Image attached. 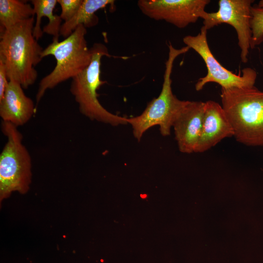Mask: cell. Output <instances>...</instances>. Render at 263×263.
<instances>
[{
  "label": "cell",
  "mask_w": 263,
  "mask_h": 263,
  "mask_svg": "<svg viewBox=\"0 0 263 263\" xmlns=\"http://www.w3.org/2000/svg\"><path fill=\"white\" fill-rule=\"evenodd\" d=\"M253 0H219V9L207 13L203 19V26L207 30L222 23L231 25L235 30L240 49L241 61L246 63L250 48L252 31L250 21Z\"/></svg>",
  "instance_id": "ba28073f"
},
{
  "label": "cell",
  "mask_w": 263,
  "mask_h": 263,
  "mask_svg": "<svg viewBox=\"0 0 263 263\" xmlns=\"http://www.w3.org/2000/svg\"><path fill=\"white\" fill-rule=\"evenodd\" d=\"M86 34V28L79 25L64 40L59 41L58 39L53 38L52 42L43 49L42 58L52 55L56 59V65L39 83L36 96V107L48 90L73 78L89 65L92 53L87 45Z\"/></svg>",
  "instance_id": "3957f363"
},
{
  "label": "cell",
  "mask_w": 263,
  "mask_h": 263,
  "mask_svg": "<svg viewBox=\"0 0 263 263\" xmlns=\"http://www.w3.org/2000/svg\"><path fill=\"white\" fill-rule=\"evenodd\" d=\"M207 30L203 26L196 36L184 37L183 41L190 49L194 50L203 59L207 68V75L200 78L195 85L197 91H201L209 82H214L227 89L255 86L257 73L250 67L244 68L241 74L233 73L223 67L212 54L207 40Z\"/></svg>",
  "instance_id": "52a82bcc"
},
{
  "label": "cell",
  "mask_w": 263,
  "mask_h": 263,
  "mask_svg": "<svg viewBox=\"0 0 263 263\" xmlns=\"http://www.w3.org/2000/svg\"><path fill=\"white\" fill-rule=\"evenodd\" d=\"M21 85L9 80L5 93L0 100V116L2 121L18 127L28 122L36 111V106L27 96Z\"/></svg>",
  "instance_id": "7c38bea8"
},
{
  "label": "cell",
  "mask_w": 263,
  "mask_h": 263,
  "mask_svg": "<svg viewBox=\"0 0 263 263\" xmlns=\"http://www.w3.org/2000/svg\"><path fill=\"white\" fill-rule=\"evenodd\" d=\"M113 0H83L82 4L76 14L70 20L62 23L60 36L65 38L69 37L79 25L85 28L96 26L99 21L96 12L109 5L114 6Z\"/></svg>",
  "instance_id": "5bb4252c"
},
{
  "label": "cell",
  "mask_w": 263,
  "mask_h": 263,
  "mask_svg": "<svg viewBox=\"0 0 263 263\" xmlns=\"http://www.w3.org/2000/svg\"><path fill=\"white\" fill-rule=\"evenodd\" d=\"M233 136V128L222 105L213 100L206 102L202 128L194 152H205Z\"/></svg>",
  "instance_id": "8fae6325"
},
{
  "label": "cell",
  "mask_w": 263,
  "mask_h": 263,
  "mask_svg": "<svg viewBox=\"0 0 263 263\" xmlns=\"http://www.w3.org/2000/svg\"><path fill=\"white\" fill-rule=\"evenodd\" d=\"M34 16L6 29L0 36V59L8 80L19 82L23 89L38 77L35 67L42 60V47L33 36Z\"/></svg>",
  "instance_id": "6da1fadb"
},
{
  "label": "cell",
  "mask_w": 263,
  "mask_h": 263,
  "mask_svg": "<svg viewBox=\"0 0 263 263\" xmlns=\"http://www.w3.org/2000/svg\"><path fill=\"white\" fill-rule=\"evenodd\" d=\"M92 56L89 65L72 78L70 92L78 104L79 112L91 120L113 126L128 124L127 118L107 111L98 99L97 90L106 81L101 79V59L112 57L107 47L95 43L91 48Z\"/></svg>",
  "instance_id": "5b68a950"
},
{
  "label": "cell",
  "mask_w": 263,
  "mask_h": 263,
  "mask_svg": "<svg viewBox=\"0 0 263 263\" xmlns=\"http://www.w3.org/2000/svg\"><path fill=\"white\" fill-rule=\"evenodd\" d=\"M209 0H139L137 5L141 12L150 19L165 20L179 28H184L204 19Z\"/></svg>",
  "instance_id": "9c48e42d"
},
{
  "label": "cell",
  "mask_w": 263,
  "mask_h": 263,
  "mask_svg": "<svg viewBox=\"0 0 263 263\" xmlns=\"http://www.w3.org/2000/svg\"><path fill=\"white\" fill-rule=\"evenodd\" d=\"M168 46V57L165 63L163 82L159 95L148 104L141 114L127 118L128 124L131 125L133 136L138 141L147 130L157 125L162 135H169L177 116L187 103V100H180L173 94L171 75L175 60L180 55L188 52L189 48L186 46L177 49L170 42Z\"/></svg>",
  "instance_id": "277c9868"
},
{
  "label": "cell",
  "mask_w": 263,
  "mask_h": 263,
  "mask_svg": "<svg viewBox=\"0 0 263 263\" xmlns=\"http://www.w3.org/2000/svg\"><path fill=\"white\" fill-rule=\"evenodd\" d=\"M1 131L7 137L0 154V201L13 192L26 193L32 179L30 154L23 145V136L18 127L2 121Z\"/></svg>",
  "instance_id": "8992f818"
},
{
  "label": "cell",
  "mask_w": 263,
  "mask_h": 263,
  "mask_svg": "<svg viewBox=\"0 0 263 263\" xmlns=\"http://www.w3.org/2000/svg\"><path fill=\"white\" fill-rule=\"evenodd\" d=\"M83 0H57L61 7L59 15L65 22L70 20L78 11Z\"/></svg>",
  "instance_id": "e0dca14e"
},
{
  "label": "cell",
  "mask_w": 263,
  "mask_h": 263,
  "mask_svg": "<svg viewBox=\"0 0 263 263\" xmlns=\"http://www.w3.org/2000/svg\"><path fill=\"white\" fill-rule=\"evenodd\" d=\"M31 3L36 15L33 33L35 38L38 40L45 33L58 39L62 19L54 13L57 0H33Z\"/></svg>",
  "instance_id": "4fadbf2b"
},
{
  "label": "cell",
  "mask_w": 263,
  "mask_h": 263,
  "mask_svg": "<svg viewBox=\"0 0 263 263\" xmlns=\"http://www.w3.org/2000/svg\"><path fill=\"white\" fill-rule=\"evenodd\" d=\"M146 195H141V197L143 198H145V197H146Z\"/></svg>",
  "instance_id": "d6986e66"
},
{
  "label": "cell",
  "mask_w": 263,
  "mask_h": 263,
  "mask_svg": "<svg viewBox=\"0 0 263 263\" xmlns=\"http://www.w3.org/2000/svg\"><path fill=\"white\" fill-rule=\"evenodd\" d=\"M221 91L222 106L236 140L248 146H263V91L255 86Z\"/></svg>",
  "instance_id": "7a4b0ae2"
},
{
  "label": "cell",
  "mask_w": 263,
  "mask_h": 263,
  "mask_svg": "<svg viewBox=\"0 0 263 263\" xmlns=\"http://www.w3.org/2000/svg\"><path fill=\"white\" fill-rule=\"evenodd\" d=\"M9 80L4 64L0 59V100L2 99Z\"/></svg>",
  "instance_id": "ac0fdd59"
},
{
  "label": "cell",
  "mask_w": 263,
  "mask_h": 263,
  "mask_svg": "<svg viewBox=\"0 0 263 263\" xmlns=\"http://www.w3.org/2000/svg\"><path fill=\"white\" fill-rule=\"evenodd\" d=\"M205 102L187 101L173 124L175 138L181 152L194 150L202 128Z\"/></svg>",
  "instance_id": "30bf717a"
},
{
  "label": "cell",
  "mask_w": 263,
  "mask_h": 263,
  "mask_svg": "<svg viewBox=\"0 0 263 263\" xmlns=\"http://www.w3.org/2000/svg\"><path fill=\"white\" fill-rule=\"evenodd\" d=\"M251 14L252 37L250 48L252 49L263 42V7L252 6Z\"/></svg>",
  "instance_id": "2e32d148"
},
{
  "label": "cell",
  "mask_w": 263,
  "mask_h": 263,
  "mask_svg": "<svg viewBox=\"0 0 263 263\" xmlns=\"http://www.w3.org/2000/svg\"><path fill=\"white\" fill-rule=\"evenodd\" d=\"M33 6L19 0H0V33L34 16Z\"/></svg>",
  "instance_id": "9a60e30c"
}]
</instances>
